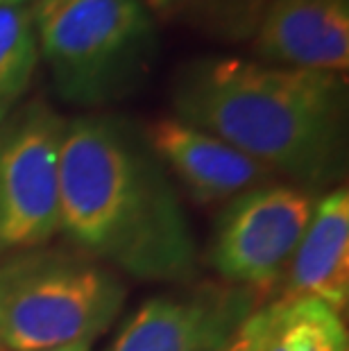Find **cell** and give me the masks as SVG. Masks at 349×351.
Instances as JSON below:
<instances>
[{"label":"cell","instance_id":"6da1fadb","mask_svg":"<svg viewBox=\"0 0 349 351\" xmlns=\"http://www.w3.org/2000/svg\"><path fill=\"white\" fill-rule=\"evenodd\" d=\"M59 231L82 254L136 279L195 272V241L145 134L114 116L66 123L59 150Z\"/></svg>","mask_w":349,"mask_h":351},{"label":"cell","instance_id":"7a4b0ae2","mask_svg":"<svg viewBox=\"0 0 349 351\" xmlns=\"http://www.w3.org/2000/svg\"><path fill=\"white\" fill-rule=\"evenodd\" d=\"M173 118L209 132L297 189L340 179L347 163V80L245 57H195L170 86Z\"/></svg>","mask_w":349,"mask_h":351},{"label":"cell","instance_id":"3957f363","mask_svg":"<svg viewBox=\"0 0 349 351\" xmlns=\"http://www.w3.org/2000/svg\"><path fill=\"white\" fill-rule=\"evenodd\" d=\"M32 16L39 57L66 102L102 107L150 75L159 34L143 0H34Z\"/></svg>","mask_w":349,"mask_h":351},{"label":"cell","instance_id":"277c9868","mask_svg":"<svg viewBox=\"0 0 349 351\" xmlns=\"http://www.w3.org/2000/svg\"><path fill=\"white\" fill-rule=\"evenodd\" d=\"M125 286L86 254L34 247L0 261V345L43 351L93 340L114 322Z\"/></svg>","mask_w":349,"mask_h":351},{"label":"cell","instance_id":"5b68a950","mask_svg":"<svg viewBox=\"0 0 349 351\" xmlns=\"http://www.w3.org/2000/svg\"><path fill=\"white\" fill-rule=\"evenodd\" d=\"M66 118L43 100L0 123V261L59 231V150Z\"/></svg>","mask_w":349,"mask_h":351},{"label":"cell","instance_id":"8992f818","mask_svg":"<svg viewBox=\"0 0 349 351\" xmlns=\"http://www.w3.org/2000/svg\"><path fill=\"white\" fill-rule=\"evenodd\" d=\"M315 199L274 182L234 197L211 238L209 261L222 279L248 293H268L286 274Z\"/></svg>","mask_w":349,"mask_h":351},{"label":"cell","instance_id":"52a82bcc","mask_svg":"<svg viewBox=\"0 0 349 351\" xmlns=\"http://www.w3.org/2000/svg\"><path fill=\"white\" fill-rule=\"evenodd\" d=\"M252 313L248 290L200 283L147 300L107 351H222Z\"/></svg>","mask_w":349,"mask_h":351},{"label":"cell","instance_id":"ba28073f","mask_svg":"<svg viewBox=\"0 0 349 351\" xmlns=\"http://www.w3.org/2000/svg\"><path fill=\"white\" fill-rule=\"evenodd\" d=\"M252 50L263 64L343 75L349 66V0H270Z\"/></svg>","mask_w":349,"mask_h":351},{"label":"cell","instance_id":"9c48e42d","mask_svg":"<svg viewBox=\"0 0 349 351\" xmlns=\"http://www.w3.org/2000/svg\"><path fill=\"white\" fill-rule=\"evenodd\" d=\"M157 159L186 186L193 199L211 204L277 182L268 168L222 138L177 118H159L143 130Z\"/></svg>","mask_w":349,"mask_h":351},{"label":"cell","instance_id":"30bf717a","mask_svg":"<svg viewBox=\"0 0 349 351\" xmlns=\"http://www.w3.org/2000/svg\"><path fill=\"white\" fill-rule=\"evenodd\" d=\"M284 297H309L336 313L349 304V191L333 189L313 213L288 263Z\"/></svg>","mask_w":349,"mask_h":351},{"label":"cell","instance_id":"8fae6325","mask_svg":"<svg viewBox=\"0 0 349 351\" xmlns=\"http://www.w3.org/2000/svg\"><path fill=\"white\" fill-rule=\"evenodd\" d=\"M256 351H347L343 315L309 297H281L252 313Z\"/></svg>","mask_w":349,"mask_h":351},{"label":"cell","instance_id":"7c38bea8","mask_svg":"<svg viewBox=\"0 0 349 351\" xmlns=\"http://www.w3.org/2000/svg\"><path fill=\"white\" fill-rule=\"evenodd\" d=\"M154 19L175 21L218 41L254 36L270 0H143Z\"/></svg>","mask_w":349,"mask_h":351},{"label":"cell","instance_id":"4fadbf2b","mask_svg":"<svg viewBox=\"0 0 349 351\" xmlns=\"http://www.w3.org/2000/svg\"><path fill=\"white\" fill-rule=\"evenodd\" d=\"M39 64L32 7L0 5V102L16 104Z\"/></svg>","mask_w":349,"mask_h":351},{"label":"cell","instance_id":"5bb4252c","mask_svg":"<svg viewBox=\"0 0 349 351\" xmlns=\"http://www.w3.org/2000/svg\"><path fill=\"white\" fill-rule=\"evenodd\" d=\"M222 351H256V333L252 315L239 326V331L234 333V338L227 342Z\"/></svg>","mask_w":349,"mask_h":351},{"label":"cell","instance_id":"9a60e30c","mask_svg":"<svg viewBox=\"0 0 349 351\" xmlns=\"http://www.w3.org/2000/svg\"><path fill=\"white\" fill-rule=\"evenodd\" d=\"M43 351H91V340H77V342H71V345L43 349Z\"/></svg>","mask_w":349,"mask_h":351},{"label":"cell","instance_id":"2e32d148","mask_svg":"<svg viewBox=\"0 0 349 351\" xmlns=\"http://www.w3.org/2000/svg\"><path fill=\"white\" fill-rule=\"evenodd\" d=\"M12 109H14V104H10V102H0V123L5 121L7 114H10Z\"/></svg>","mask_w":349,"mask_h":351},{"label":"cell","instance_id":"e0dca14e","mask_svg":"<svg viewBox=\"0 0 349 351\" xmlns=\"http://www.w3.org/2000/svg\"><path fill=\"white\" fill-rule=\"evenodd\" d=\"M29 0H0V5H25Z\"/></svg>","mask_w":349,"mask_h":351},{"label":"cell","instance_id":"ac0fdd59","mask_svg":"<svg viewBox=\"0 0 349 351\" xmlns=\"http://www.w3.org/2000/svg\"><path fill=\"white\" fill-rule=\"evenodd\" d=\"M0 351H7V349H5V347H3V345H0Z\"/></svg>","mask_w":349,"mask_h":351}]
</instances>
